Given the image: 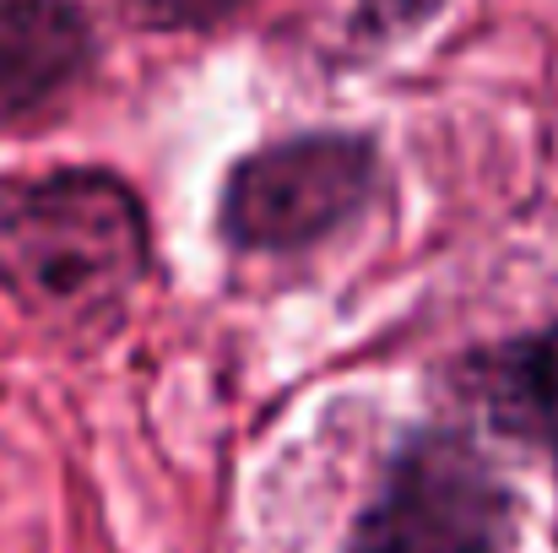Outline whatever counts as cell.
I'll use <instances>...</instances> for the list:
<instances>
[{"instance_id":"1","label":"cell","mask_w":558,"mask_h":553,"mask_svg":"<svg viewBox=\"0 0 558 553\" xmlns=\"http://www.w3.org/2000/svg\"><path fill=\"white\" fill-rule=\"evenodd\" d=\"M153 272L147 201L114 169L0 175V293L54 337H109Z\"/></svg>"},{"instance_id":"2","label":"cell","mask_w":558,"mask_h":553,"mask_svg":"<svg viewBox=\"0 0 558 553\" xmlns=\"http://www.w3.org/2000/svg\"><path fill=\"white\" fill-rule=\"evenodd\" d=\"M521 500L461 429H417L390 456L342 553H515Z\"/></svg>"},{"instance_id":"3","label":"cell","mask_w":558,"mask_h":553,"mask_svg":"<svg viewBox=\"0 0 558 553\" xmlns=\"http://www.w3.org/2000/svg\"><path fill=\"white\" fill-rule=\"evenodd\" d=\"M379 190V147L359 131H304L244 153L217 195V233L239 255H299L342 233Z\"/></svg>"},{"instance_id":"4","label":"cell","mask_w":558,"mask_h":553,"mask_svg":"<svg viewBox=\"0 0 558 553\" xmlns=\"http://www.w3.org/2000/svg\"><path fill=\"white\" fill-rule=\"evenodd\" d=\"M98 60L76 0H0V125L54 109Z\"/></svg>"},{"instance_id":"5","label":"cell","mask_w":558,"mask_h":553,"mask_svg":"<svg viewBox=\"0 0 558 553\" xmlns=\"http://www.w3.org/2000/svg\"><path fill=\"white\" fill-rule=\"evenodd\" d=\"M461 390L499 440L558 472V321L477 348L461 364Z\"/></svg>"},{"instance_id":"6","label":"cell","mask_w":558,"mask_h":553,"mask_svg":"<svg viewBox=\"0 0 558 553\" xmlns=\"http://www.w3.org/2000/svg\"><path fill=\"white\" fill-rule=\"evenodd\" d=\"M450 0H359L353 11V38L359 44H401L412 33H423Z\"/></svg>"},{"instance_id":"7","label":"cell","mask_w":558,"mask_h":553,"mask_svg":"<svg viewBox=\"0 0 558 553\" xmlns=\"http://www.w3.org/2000/svg\"><path fill=\"white\" fill-rule=\"evenodd\" d=\"M244 0H125V11L147 27H211Z\"/></svg>"}]
</instances>
